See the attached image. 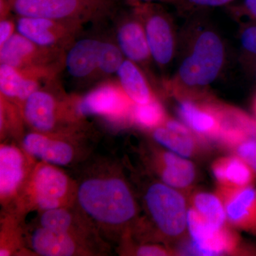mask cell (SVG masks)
Returning <instances> with one entry per match:
<instances>
[{
    "instance_id": "obj_1",
    "label": "cell",
    "mask_w": 256,
    "mask_h": 256,
    "mask_svg": "<svg viewBox=\"0 0 256 256\" xmlns=\"http://www.w3.org/2000/svg\"><path fill=\"white\" fill-rule=\"evenodd\" d=\"M78 206L94 225L111 232H124L134 224L138 205L122 176L110 170L82 176L76 184Z\"/></svg>"
},
{
    "instance_id": "obj_2",
    "label": "cell",
    "mask_w": 256,
    "mask_h": 256,
    "mask_svg": "<svg viewBox=\"0 0 256 256\" xmlns=\"http://www.w3.org/2000/svg\"><path fill=\"white\" fill-rule=\"evenodd\" d=\"M124 58L112 37L80 36L66 52L64 70L76 82L105 80L117 73Z\"/></svg>"
},
{
    "instance_id": "obj_3",
    "label": "cell",
    "mask_w": 256,
    "mask_h": 256,
    "mask_svg": "<svg viewBox=\"0 0 256 256\" xmlns=\"http://www.w3.org/2000/svg\"><path fill=\"white\" fill-rule=\"evenodd\" d=\"M56 82L34 92L24 102V121L34 132L72 134L82 119L76 112L72 98L60 94Z\"/></svg>"
},
{
    "instance_id": "obj_4",
    "label": "cell",
    "mask_w": 256,
    "mask_h": 256,
    "mask_svg": "<svg viewBox=\"0 0 256 256\" xmlns=\"http://www.w3.org/2000/svg\"><path fill=\"white\" fill-rule=\"evenodd\" d=\"M119 10V0H14L16 16L60 20L82 25L111 21Z\"/></svg>"
},
{
    "instance_id": "obj_5",
    "label": "cell",
    "mask_w": 256,
    "mask_h": 256,
    "mask_svg": "<svg viewBox=\"0 0 256 256\" xmlns=\"http://www.w3.org/2000/svg\"><path fill=\"white\" fill-rule=\"evenodd\" d=\"M144 200L152 222L164 238H182L188 229V210L180 192L164 183H152L146 188Z\"/></svg>"
},
{
    "instance_id": "obj_6",
    "label": "cell",
    "mask_w": 256,
    "mask_h": 256,
    "mask_svg": "<svg viewBox=\"0 0 256 256\" xmlns=\"http://www.w3.org/2000/svg\"><path fill=\"white\" fill-rule=\"evenodd\" d=\"M224 60V47L220 37L213 32H202L191 54L180 66L178 78L188 86H205L217 78Z\"/></svg>"
},
{
    "instance_id": "obj_7",
    "label": "cell",
    "mask_w": 256,
    "mask_h": 256,
    "mask_svg": "<svg viewBox=\"0 0 256 256\" xmlns=\"http://www.w3.org/2000/svg\"><path fill=\"white\" fill-rule=\"evenodd\" d=\"M65 54L40 46L16 32L0 46V64L16 68L46 70L60 74L64 70Z\"/></svg>"
},
{
    "instance_id": "obj_8",
    "label": "cell",
    "mask_w": 256,
    "mask_h": 256,
    "mask_svg": "<svg viewBox=\"0 0 256 256\" xmlns=\"http://www.w3.org/2000/svg\"><path fill=\"white\" fill-rule=\"evenodd\" d=\"M77 116L84 119L100 116L120 120L130 118L134 104L126 96L118 82L107 79L82 97L72 98Z\"/></svg>"
},
{
    "instance_id": "obj_9",
    "label": "cell",
    "mask_w": 256,
    "mask_h": 256,
    "mask_svg": "<svg viewBox=\"0 0 256 256\" xmlns=\"http://www.w3.org/2000/svg\"><path fill=\"white\" fill-rule=\"evenodd\" d=\"M56 165L38 164L30 174L32 200L38 210H47L67 207L72 192L76 191L72 180Z\"/></svg>"
},
{
    "instance_id": "obj_10",
    "label": "cell",
    "mask_w": 256,
    "mask_h": 256,
    "mask_svg": "<svg viewBox=\"0 0 256 256\" xmlns=\"http://www.w3.org/2000/svg\"><path fill=\"white\" fill-rule=\"evenodd\" d=\"M16 32L45 48L66 52L82 36L84 26L78 24L32 16H16Z\"/></svg>"
},
{
    "instance_id": "obj_11",
    "label": "cell",
    "mask_w": 256,
    "mask_h": 256,
    "mask_svg": "<svg viewBox=\"0 0 256 256\" xmlns=\"http://www.w3.org/2000/svg\"><path fill=\"white\" fill-rule=\"evenodd\" d=\"M188 230L192 240L190 252L201 256H218L237 252L240 240L228 226L218 228L212 225L190 208L188 214Z\"/></svg>"
},
{
    "instance_id": "obj_12",
    "label": "cell",
    "mask_w": 256,
    "mask_h": 256,
    "mask_svg": "<svg viewBox=\"0 0 256 256\" xmlns=\"http://www.w3.org/2000/svg\"><path fill=\"white\" fill-rule=\"evenodd\" d=\"M132 2L142 20L151 58L160 66L172 60L174 40L169 20L156 5L144 2Z\"/></svg>"
},
{
    "instance_id": "obj_13",
    "label": "cell",
    "mask_w": 256,
    "mask_h": 256,
    "mask_svg": "<svg viewBox=\"0 0 256 256\" xmlns=\"http://www.w3.org/2000/svg\"><path fill=\"white\" fill-rule=\"evenodd\" d=\"M58 74L0 64V96L21 108L34 92L56 82Z\"/></svg>"
},
{
    "instance_id": "obj_14",
    "label": "cell",
    "mask_w": 256,
    "mask_h": 256,
    "mask_svg": "<svg viewBox=\"0 0 256 256\" xmlns=\"http://www.w3.org/2000/svg\"><path fill=\"white\" fill-rule=\"evenodd\" d=\"M216 195L223 203L228 224L256 237V186L227 188L218 186Z\"/></svg>"
},
{
    "instance_id": "obj_15",
    "label": "cell",
    "mask_w": 256,
    "mask_h": 256,
    "mask_svg": "<svg viewBox=\"0 0 256 256\" xmlns=\"http://www.w3.org/2000/svg\"><path fill=\"white\" fill-rule=\"evenodd\" d=\"M112 18L114 23V40L124 58L136 64H144L151 58L146 32L140 16L134 6L132 14H119ZM111 20V21H112Z\"/></svg>"
},
{
    "instance_id": "obj_16",
    "label": "cell",
    "mask_w": 256,
    "mask_h": 256,
    "mask_svg": "<svg viewBox=\"0 0 256 256\" xmlns=\"http://www.w3.org/2000/svg\"><path fill=\"white\" fill-rule=\"evenodd\" d=\"M70 134H46L32 131L25 134L22 146L25 152L44 162L67 166L74 162L77 151L67 139Z\"/></svg>"
},
{
    "instance_id": "obj_17",
    "label": "cell",
    "mask_w": 256,
    "mask_h": 256,
    "mask_svg": "<svg viewBox=\"0 0 256 256\" xmlns=\"http://www.w3.org/2000/svg\"><path fill=\"white\" fill-rule=\"evenodd\" d=\"M85 236L68 232L52 230L38 226L30 234L32 250L40 256H72L89 252L84 248Z\"/></svg>"
},
{
    "instance_id": "obj_18",
    "label": "cell",
    "mask_w": 256,
    "mask_h": 256,
    "mask_svg": "<svg viewBox=\"0 0 256 256\" xmlns=\"http://www.w3.org/2000/svg\"><path fill=\"white\" fill-rule=\"evenodd\" d=\"M26 156L18 146L2 144L0 148V196L2 203L14 200L28 178Z\"/></svg>"
},
{
    "instance_id": "obj_19",
    "label": "cell",
    "mask_w": 256,
    "mask_h": 256,
    "mask_svg": "<svg viewBox=\"0 0 256 256\" xmlns=\"http://www.w3.org/2000/svg\"><path fill=\"white\" fill-rule=\"evenodd\" d=\"M156 168L163 182L176 190H186L194 182L195 168L190 161L171 152L158 151Z\"/></svg>"
},
{
    "instance_id": "obj_20",
    "label": "cell",
    "mask_w": 256,
    "mask_h": 256,
    "mask_svg": "<svg viewBox=\"0 0 256 256\" xmlns=\"http://www.w3.org/2000/svg\"><path fill=\"white\" fill-rule=\"evenodd\" d=\"M212 171L220 186L238 188L256 185V172L236 156L216 160Z\"/></svg>"
},
{
    "instance_id": "obj_21",
    "label": "cell",
    "mask_w": 256,
    "mask_h": 256,
    "mask_svg": "<svg viewBox=\"0 0 256 256\" xmlns=\"http://www.w3.org/2000/svg\"><path fill=\"white\" fill-rule=\"evenodd\" d=\"M152 136L156 142L184 158L196 152V140L190 129L178 121L166 119L164 124L153 129Z\"/></svg>"
},
{
    "instance_id": "obj_22",
    "label": "cell",
    "mask_w": 256,
    "mask_h": 256,
    "mask_svg": "<svg viewBox=\"0 0 256 256\" xmlns=\"http://www.w3.org/2000/svg\"><path fill=\"white\" fill-rule=\"evenodd\" d=\"M178 114L193 132L203 138L218 139L222 131L220 112L184 100L178 105Z\"/></svg>"
},
{
    "instance_id": "obj_23",
    "label": "cell",
    "mask_w": 256,
    "mask_h": 256,
    "mask_svg": "<svg viewBox=\"0 0 256 256\" xmlns=\"http://www.w3.org/2000/svg\"><path fill=\"white\" fill-rule=\"evenodd\" d=\"M118 82L134 104H146L154 100L146 77L137 64L124 58L117 73Z\"/></svg>"
},
{
    "instance_id": "obj_24",
    "label": "cell",
    "mask_w": 256,
    "mask_h": 256,
    "mask_svg": "<svg viewBox=\"0 0 256 256\" xmlns=\"http://www.w3.org/2000/svg\"><path fill=\"white\" fill-rule=\"evenodd\" d=\"M77 214L68 207L44 210L40 215L38 226L52 230L68 232L87 236L86 226L80 224Z\"/></svg>"
},
{
    "instance_id": "obj_25",
    "label": "cell",
    "mask_w": 256,
    "mask_h": 256,
    "mask_svg": "<svg viewBox=\"0 0 256 256\" xmlns=\"http://www.w3.org/2000/svg\"><path fill=\"white\" fill-rule=\"evenodd\" d=\"M192 208L208 223L224 228L228 226L223 203L217 195L198 192L192 198Z\"/></svg>"
},
{
    "instance_id": "obj_26",
    "label": "cell",
    "mask_w": 256,
    "mask_h": 256,
    "mask_svg": "<svg viewBox=\"0 0 256 256\" xmlns=\"http://www.w3.org/2000/svg\"><path fill=\"white\" fill-rule=\"evenodd\" d=\"M130 119L140 127L152 130L164 124L166 120L162 106L156 98L148 104H134Z\"/></svg>"
},
{
    "instance_id": "obj_27",
    "label": "cell",
    "mask_w": 256,
    "mask_h": 256,
    "mask_svg": "<svg viewBox=\"0 0 256 256\" xmlns=\"http://www.w3.org/2000/svg\"><path fill=\"white\" fill-rule=\"evenodd\" d=\"M236 156L242 158L256 172V138L247 136L232 148Z\"/></svg>"
},
{
    "instance_id": "obj_28",
    "label": "cell",
    "mask_w": 256,
    "mask_h": 256,
    "mask_svg": "<svg viewBox=\"0 0 256 256\" xmlns=\"http://www.w3.org/2000/svg\"><path fill=\"white\" fill-rule=\"evenodd\" d=\"M0 46L10 40L16 32V20L11 18H0Z\"/></svg>"
},
{
    "instance_id": "obj_29",
    "label": "cell",
    "mask_w": 256,
    "mask_h": 256,
    "mask_svg": "<svg viewBox=\"0 0 256 256\" xmlns=\"http://www.w3.org/2000/svg\"><path fill=\"white\" fill-rule=\"evenodd\" d=\"M240 42L244 50L256 55V25L249 26L242 32Z\"/></svg>"
},
{
    "instance_id": "obj_30",
    "label": "cell",
    "mask_w": 256,
    "mask_h": 256,
    "mask_svg": "<svg viewBox=\"0 0 256 256\" xmlns=\"http://www.w3.org/2000/svg\"><path fill=\"white\" fill-rule=\"evenodd\" d=\"M134 254L140 256H168L170 255V252L160 246L144 245L138 247Z\"/></svg>"
},
{
    "instance_id": "obj_31",
    "label": "cell",
    "mask_w": 256,
    "mask_h": 256,
    "mask_svg": "<svg viewBox=\"0 0 256 256\" xmlns=\"http://www.w3.org/2000/svg\"><path fill=\"white\" fill-rule=\"evenodd\" d=\"M184 4L196 8H216L224 6L234 0H175Z\"/></svg>"
},
{
    "instance_id": "obj_32",
    "label": "cell",
    "mask_w": 256,
    "mask_h": 256,
    "mask_svg": "<svg viewBox=\"0 0 256 256\" xmlns=\"http://www.w3.org/2000/svg\"><path fill=\"white\" fill-rule=\"evenodd\" d=\"M14 0H0V18L11 16Z\"/></svg>"
},
{
    "instance_id": "obj_33",
    "label": "cell",
    "mask_w": 256,
    "mask_h": 256,
    "mask_svg": "<svg viewBox=\"0 0 256 256\" xmlns=\"http://www.w3.org/2000/svg\"><path fill=\"white\" fill-rule=\"evenodd\" d=\"M242 9L256 20V0H244Z\"/></svg>"
},
{
    "instance_id": "obj_34",
    "label": "cell",
    "mask_w": 256,
    "mask_h": 256,
    "mask_svg": "<svg viewBox=\"0 0 256 256\" xmlns=\"http://www.w3.org/2000/svg\"><path fill=\"white\" fill-rule=\"evenodd\" d=\"M130 1L144 2H150L152 1H174V0H130Z\"/></svg>"
},
{
    "instance_id": "obj_35",
    "label": "cell",
    "mask_w": 256,
    "mask_h": 256,
    "mask_svg": "<svg viewBox=\"0 0 256 256\" xmlns=\"http://www.w3.org/2000/svg\"><path fill=\"white\" fill-rule=\"evenodd\" d=\"M254 110H255V112L256 114V99L255 101V104H254Z\"/></svg>"
}]
</instances>
